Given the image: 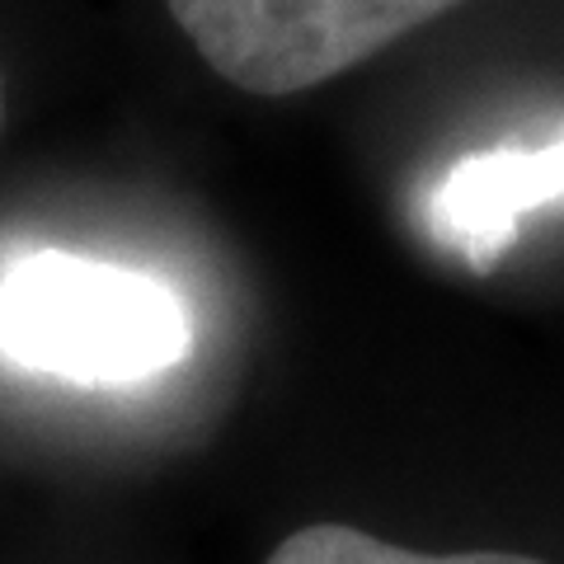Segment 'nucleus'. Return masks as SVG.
Instances as JSON below:
<instances>
[{"instance_id":"f03ea898","label":"nucleus","mask_w":564,"mask_h":564,"mask_svg":"<svg viewBox=\"0 0 564 564\" xmlns=\"http://www.w3.org/2000/svg\"><path fill=\"white\" fill-rule=\"evenodd\" d=\"M462 0H170L174 24L226 85L282 99L362 66Z\"/></svg>"},{"instance_id":"f257e3e1","label":"nucleus","mask_w":564,"mask_h":564,"mask_svg":"<svg viewBox=\"0 0 564 564\" xmlns=\"http://www.w3.org/2000/svg\"><path fill=\"white\" fill-rule=\"evenodd\" d=\"M188 348L193 315L165 278L70 250H29L0 269V358L24 372L137 386Z\"/></svg>"},{"instance_id":"39448f33","label":"nucleus","mask_w":564,"mask_h":564,"mask_svg":"<svg viewBox=\"0 0 564 564\" xmlns=\"http://www.w3.org/2000/svg\"><path fill=\"white\" fill-rule=\"evenodd\" d=\"M0 118H6V80H0Z\"/></svg>"},{"instance_id":"20e7f679","label":"nucleus","mask_w":564,"mask_h":564,"mask_svg":"<svg viewBox=\"0 0 564 564\" xmlns=\"http://www.w3.org/2000/svg\"><path fill=\"white\" fill-rule=\"evenodd\" d=\"M263 564H545L518 551H456V555H429V551H404L381 536H367L358 527L339 522H315L302 532L282 536L278 551Z\"/></svg>"},{"instance_id":"7ed1b4c3","label":"nucleus","mask_w":564,"mask_h":564,"mask_svg":"<svg viewBox=\"0 0 564 564\" xmlns=\"http://www.w3.org/2000/svg\"><path fill=\"white\" fill-rule=\"evenodd\" d=\"M541 207H564V137L462 155L423 193V226L443 250L485 273Z\"/></svg>"}]
</instances>
